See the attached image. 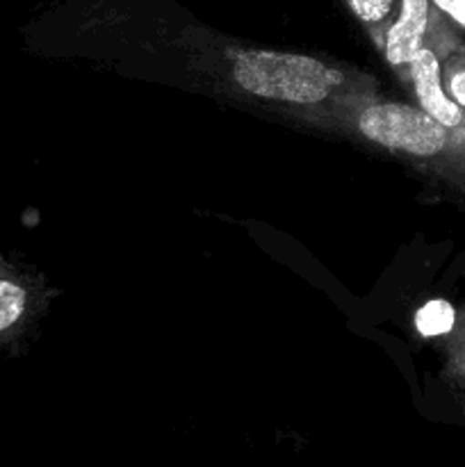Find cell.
I'll list each match as a JSON object with an SVG mask.
<instances>
[{"instance_id":"1","label":"cell","mask_w":465,"mask_h":467,"mask_svg":"<svg viewBox=\"0 0 465 467\" xmlns=\"http://www.w3.org/2000/svg\"><path fill=\"white\" fill-rule=\"evenodd\" d=\"M231 76L246 94L287 105H319L345 82V76L322 59L281 50H240Z\"/></svg>"},{"instance_id":"2","label":"cell","mask_w":465,"mask_h":467,"mask_svg":"<svg viewBox=\"0 0 465 467\" xmlns=\"http://www.w3.org/2000/svg\"><path fill=\"white\" fill-rule=\"evenodd\" d=\"M356 128L372 144L413 158H433L450 144V130L419 105L372 103L360 109Z\"/></svg>"},{"instance_id":"3","label":"cell","mask_w":465,"mask_h":467,"mask_svg":"<svg viewBox=\"0 0 465 467\" xmlns=\"http://www.w3.org/2000/svg\"><path fill=\"white\" fill-rule=\"evenodd\" d=\"M406 68L410 73V82H413V91L419 108L429 117L436 119L440 126H445L447 130L463 126L465 109L456 105V100L447 94L445 82H442V67L436 50L431 46H424Z\"/></svg>"},{"instance_id":"4","label":"cell","mask_w":465,"mask_h":467,"mask_svg":"<svg viewBox=\"0 0 465 467\" xmlns=\"http://www.w3.org/2000/svg\"><path fill=\"white\" fill-rule=\"evenodd\" d=\"M431 26V0H399L397 16L388 23L383 35V55L395 68H406L415 55L427 46Z\"/></svg>"},{"instance_id":"5","label":"cell","mask_w":465,"mask_h":467,"mask_svg":"<svg viewBox=\"0 0 465 467\" xmlns=\"http://www.w3.org/2000/svg\"><path fill=\"white\" fill-rule=\"evenodd\" d=\"M456 324V310L450 301L433 299L427 301L422 308L415 313V328L422 337L447 336Z\"/></svg>"},{"instance_id":"6","label":"cell","mask_w":465,"mask_h":467,"mask_svg":"<svg viewBox=\"0 0 465 467\" xmlns=\"http://www.w3.org/2000/svg\"><path fill=\"white\" fill-rule=\"evenodd\" d=\"M346 5H349V9L360 23L374 27V30L386 32L388 23L397 14L399 0H346Z\"/></svg>"},{"instance_id":"7","label":"cell","mask_w":465,"mask_h":467,"mask_svg":"<svg viewBox=\"0 0 465 467\" xmlns=\"http://www.w3.org/2000/svg\"><path fill=\"white\" fill-rule=\"evenodd\" d=\"M27 295L18 283L0 278V333L14 327L26 313Z\"/></svg>"},{"instance_id":"8","label":"cell","mask_w":465,"mask_h":467,"mask_svg":"<svg viewBox=\"0 0 465 467\" xmlns=\"http://www.w3.org/2000/svg\"><path fill=\"white\" fill-rule=\"evenodd\" d=\"M442 82H445L447 94L456 100V105H460L465 109V64L447 68L445 76H442Z\"/></svg>"},{"instance_id":"9","label":"cell","mask_w":465,"mask_h":467,"mask_svg":"<svg viewBox=\"0 0 465 467\" xmlns=\"http://www.w3.org/2000/svg\"><path fill=\"white\" fill-rule=\"evenodd\" d=\"M431 5L465 30V0H431Z\"/></svg>"}]
</instances>
